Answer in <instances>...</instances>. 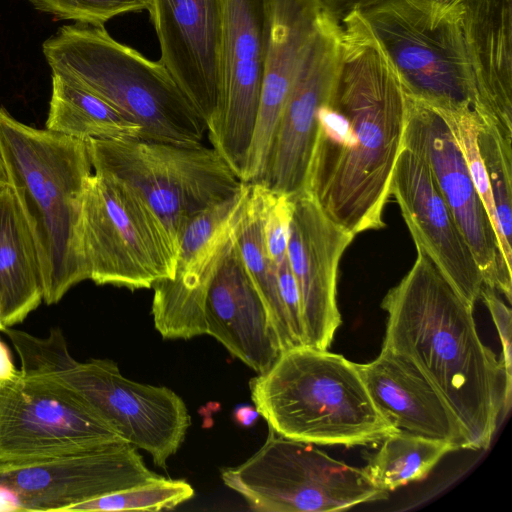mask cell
Returning a JSON list of instances; mask_svg holds the SVG:
<instances>
[{"mask_svg": "<svg viewBox=\"0 0 512 512\" xmlns=\"http://www.w3.org/2000/svg\"><path fill=\"white\" fill-rule=\"evenodd\" d=\"M340 25L338 68L318 111L305 192L331 221L356 236L385 226L403 147L406 97L359 12Z\"/></svg>", "mask_w": 512, "mask_h": 512, "instance_id": "cell-1", "label": "cell"}, {"mask_svg": "<svg viewBox=\"0 0 512 512\" xmlns=\"http://www.w3.org/2000/svg\"><path fill=\"white\" fill-rule=\"evenodd\" d=\"M416 249L411 269L382 300V347L410 360L438 389L465 430L467 449H486L502 413L500 361L480 339L474 307Z\"/></svg>", "mask_w": 512, "mask_h": 512, "instance_id": "cell-2", "label": "cell"}, {"mask_svg": "<svg viewBox=\"0 0 512 512\" xmlns=\"http://www.w3.org/2000/svg\"><path fill=\"white\" fill-rule=\"evenodd\" d=\"M0 152L38 248L43 301L58 303L88 279L80 241L83 198L93 174L87 142L29 126L0 108Z\"/></svg>", "mask_w": 512, "mask_h": 512, "instance_id": "cell-3", "label": "cell"}, {"mask_svg": "<svg viewBox=\"0 0 512 512\" xmlns=\"http://www.w3.org/2000/svg\"><path fill=\"white\" fill-rule=\"evenodd\" d=\"M254 407L281 436L314 445L361 446L397 431L376 408L356 363L301 346L281 352L250 381Z\"/></svg>", "mask_w": 512, "mask_h": 512, "instance_id": "cell-4", "label": "cell"}, {"mask_svg": "<svg viewBox=\"0 0 512 512\" xmlns=\"http://www.w3.org/2000/svg\"><path fill=\"white\" fill-rule=\"evenodd\" d=\"M51 74L105 98L141 128L139 140L202 145L207 126L165 66L102 25L61 26L42 44Z\"/></svg>", "mask_w": 512, "mask_h": 512, "instance_id": "cell-5", "label": "cell"}, {"mask_svg": "<svg viewBox=\"0 0 512 512\" xmlns=\"http://www.w3.org/2000/svg\"><path fill=\"white\" fill-rule=\"evenodd\" d=\"M20 371L55 380L83 396L121 433L124 439L150 454L163 469L181 447L191 424L182 398L165 386L143 384L123 376L110 359L79 362L68 350L58 327L46 337L5 327Z\"/></svg>", "mask_w": 512, "mask_h": 512, "instance_id": "cell-6", "label": "cell"}, {"mask_svg": "<svg viewBox=\"0 0 512 512\" xmlns=\"http://www.w3.org/2000/svg\"><path fill=\"white\" fill-rule=\"evenodd\" d=\"M404 94L437 111H474L469 63L455 7L434 0H385L357 11Z\"/></svg>", "mask_w": 512, "mask_h": 512, "instance_id": "cell-7", "label": "cell"}, {"mask_svg": "<svg viewBox=\"0 0 512 512\" xmlns=\"http://www.w3.org/2000/svg\"><path fill=\"white\" fill-rule=\"evenodd\" d=\"M93 172L132 189L161 220L178 248L188 222L245 182L213 147L139 139L86 141Z\"/></svg>", "mask_w": 512, "mask_h": 512, "instance_id": "cell-8", "label": "cell"}, {"mask_svg": "<svg viewBox=\"0 0 512 512\" xmlns=\"http://www.w3.org/2000/svg\"><path fill=\"white\" fill-rule=\"evenodd\" d=\"M80 241L88 279L149 289L173 279L178 248L148 205L117 179L95 173L84 193Z\"/></svg>", "mask_w": 512, "mask_h": 512, "instance_id": "cell-9", "label": "cell"}, {"mask_svg": "<svg viewBox=\"0 0 512 512\" xmlns=\"http://www.w3.org/2000/svg\"><path fill=\"white\" fill-rule=\"evenodd\" d=\"M221 478L252 510L262 512L341 511L389 494L363 469L271 428L262 446L242 464L224 469Z\"/></svg>", "mask_w": 512, "mask_h": 512, "instance_id": "cell-10", "label": "cell"}, {"mask_svg": "<svg viewBox=\"0 0 512 512\" xmlns=\"http://www.w3.org/2000/svg\"><path fill=\"white\" fill-rule=\"evenodd\" d=\"M120 441L117 428L73 389L21 371L0 381V473Z\"/></svg>", "mask_w": 512, "mask_h": 512, "instance_id": "cell-11", "label": "cell"}, {"mask_svg": "<svg viewBox=\"0 0 512 512\" xmlns=\"http://www.w3.org/2000/svg\"><path fill=\"white\" fill-rule=\"evenodd\" d=\"M222 93L208 138L241 179L257 120L271 0H221Z\"/></svg>", "mask_w": 512, "mask_h": 512, "instance_id": "cell-12", "label": "cell"}, {"mask_svg": "<svg viewBox=\"0 0 512 512\" xmlns=\"http://www.w3.org/2000/svg\"><path fill=\"white\" fill-rule=\"evenodd\" d=\"M159 477L134 445L114 442L42 465L0 473V510L70 511Z\"/></svg>", "mask_w": 512, "mask_h": 512, "instance_id": "cell-13", "label": "cell"}, {"mask_svg": "<svg viewBox=\"0 0 512 512\" xmlns=\"http://www.w3.org/2000/svg\"><path fill=\"white\" fill-rule=\"evenodd\" d=\"M405 97L404 135L427 158L440 192L479 266L484 285L504 294L511 302L512 267L503 256L458 144L436 110Z\"/></svg>", "mask_w": 512, "mask_h": 512, "instance_id": "cell-14", "label": "cell"}, {"mask_svg": "<svg viewBox=\"0 0 512 512\" xmlns=\"http://www.w3.org/2000/svg\"><path fill=\"white\" fill-rule=\"evenodd\" d=\"M341 25L324 10L274 131L258 183L288 196L305 191L318 111L339 63Z\"/></svg>", "mask_w": 512, "mask_h": 512, "instance_id": "cell-15", "label": "cell"}, {"mask_svg": "<svg viewBox=\"0 0 512 512\" xmlns=\"http://www.w3.org/2000/svg\"><path fill=\"white\" fill-rule=\"evenodd\" d=\"M390 195L398 203L416 247L471 305L480 299L483 276L458 228L422 150L403 136Z\"/></svg>", "mask_w": 512, "mask_h": 512, "instance_id": "cell-16", "label": "cell"}, {"mask_svg": "<svg viewBox=\"0 0 512 512\" xmlns=\"http://www.w3.org/2000/svg\"><path fill=\"white\" fill-rule=\"evenodd\" d=\"M148 12L159 61L207 126L222 93L221 0H151Z\"/></svg>", "mask_w": 512, "mask_h": 512, "instance_id": "cell-17", "label": "cell"}, {"mask_svg": "<svg viewBox=\"0 0 512 512\" xmlns=\"http://www.w3.org/2000/svg\"><path fill=\"white\" fill-rule=\"evenodd\" d=\"M287 254L301 304L305 345L327 350L341 324L337 279L355 235L331 221L310 195L292 196Z\"/></svg>", "mask_w": 512, "mask_h": 512, "instance_id": "cell-18", "label": "cell"}, {"mask_svg": "<svg viewBox=\"0 0 512 512\" xmlns=\"http://www.w3.org/2000/svg\"><path fill=\"white\" fill-rule=\"evenodd\" d=\"M203 321L204 334L214 337L258 374L265 372L281 353L234 235L207 282Z\"/></svg>", "mask_w": 512, "mask_h": 512, "instance_id": "cell-19", "label": "cell"}, {"mask_svg": "<svg viewBox=\"0 0 512 512\" xmlns=\"http://www.w3.org/2000/svg\"><path fill=\"white\" fill-rule=\"evenodd\" d=\"M319 0H271V25L260 101L242 181L258 182L278 120L317 32Z\"/></svg>", "mask_w": 512, "mask_h": 512, "instance_id": "cell-20", "label": "cell"}, {"mask_svg": "<svg viewBox=\"0 0 512 512\" xmlns=\"http://www.w3.org/2000/svg\"><path fill=\"white\" fill-rule=\"evenodd\" d=\"M379 412L398 430L467 449L465 430L444 397L410 360L381 349L371 362L357 364Z\"/></svg>", "mask_w": 512, "mask_h": 512, "instance_id": "cell-21", "label": "cell"}, {"mask_svg": "<svg viewBox=\"0 0 512 512\" xmlns=\"http://www.w3.org/2000/svg\"><path fill=\"white\" fill-rule=\"evenodd\" d=\"M474 89V112L512 137V0L455 6Z\"/></svg>", "mask_w": 512, "mask_h": 512, "instance_id": "cell-22", "label": "cell"}, {"mask_svg": "<svg viewBox=\"0 0 512 512\" xmlns=\"http://www.w3.org/2000/svg\"><path fill=\"white\" fill-rule=\"evenodd\" d=\"M43 276L30 225L12 189L0 192V322H23L43 301Z\"/></svg>", "mask_w": 512, "mask_h": 512, "instance_id": "cell-23", "label": "cell"}, {"mask_svg": "<svg viewBox=\"0 0 512 512\" xmlns=\"http://www.w3.org/2000/svg\"><path fill=\"white\" fill-rule=\"evenodd\" d=\"M249 184L199 212L184 228L178 243L176 273L166 279L170 290L203 302L209 277L234 235Z\"/></svg>", "mask_w": 512, "mask_h": 512, "instance_id": "cell-24", "label": "cell"}, {"mask_svg": "<svg viewBox=\"0 0 512 512\" xmlns=\"http://www.w3.org/2000/svg\"><path fill=\"white\" fill-rule=\"evenodd\" d=\"M249 189L239 214L234 238L245 267L267 311L280 351L299 347L292 335L280 296L276 267L270 260L263 238V224L272 191L261 183Z\"/></svg>", "mask_w": 512, "mask_h": 512, "instance_id": "cell-25", "label": "cell"}, {"mask_svg": "<svg viewBox=\"0 0 512 512\" xmlns=\"http://www.w3.org/2000/svg\"><path fill=\"white\" fill-rule=\"evenodd\" d=\"M52 75L46 129L88 141L139 139L141 128L92 90Z\"/></svg>", "mask_w": 512, "mask_h": 512, "instance_id": "cell-26", "label": "cell"}, {"mask_svg": "<svg viewBox=\"0 0 512 512\" xmlns=\"http://www.w3.org/2000/svg\"><path fill=\"white\" fill-rule=\"evenodd\" d=\"M380 443L362 469L376 488L388 493L424 480L447 453L455 451L447 443L401 430L387 435Z\"/></svg>", "mask_w": 512, "mask_h": 512, "instance_id": "cell-27", "label": "cell"}, {"mask_svg": "<svg viewBox=\"0 0 512 512\" xmlns=\"http://www.w3.org/2000/svg\"><path fill=\"white\" fill-rule=\"evenodd\" d=\"M477 122V144L493 198L499 243L512 267V137L488 120L477 116Z\"/></svg>", "mask_w": 512, "mask_h": 512, "instance_id": "cell-28", "label": "cell"}, {"mask_svg": "<svg viewBox=\"0 0 512 512\" xmlns=\"http://www.w3.org/2000/svg\"><path fill=\"white\" fill-rule=\"evenodd\" d=\"M194 496L185 480L159 476L150 481L80 503L70 511H160L174 509Z\"/></svg>", "mask_w": 512, "mask_h": 512, "instance_id": "cell-29", "label": "cell"}, {"mask_svg": "<svg viewBox=\"0 0 512 512\" xmlns=\"http://www.w3.org/2000/svg\"><path fill=\"white\" fill-rule=\"evenodd\" d=\"M35 9L60 20L102 25L131 12L148 11L151 0H29Z\"/></svg>", "mask_w": 512, "mask_h": 512, "instance_id": "cell-30", "label": "cell"}, {"mask_svg": "<svg viewBox=\"0 0 512 512\" xmlns=\"http://www.w3.org/2000/svg\"><path fill=\"white\" fill-rule=\"evenodd\" d=\"M292 208V196L272 191L263 224V238L267 254L275 267L288 258Z\"/></svg>", "mask_w": 512, "mask_h": 512, "instance_id": "cell-31", "label": "cell"}, {"mask_svg": "<svg viewBox=\"0 0 512 512\" xmlns=\"http://www.w3.org/2000/svg\"><path fill=\"white\" fill-rule=\"evenodd\" d=\"M480 298L490 312L502 346L500 359L504 377L502 414L505 416L510 409L512 396L511 309L489 286L483 285Z\"/></svg>", "mask_w": 512, "mask_h": 512, "instance_id": "cell-32", "label": "cell"}, {"mask_svg": "<svg viewBox=\"0 0 512 512\" xmlns=\"http://www.w3.org/2000/svg\"><path fill=\"white\" fill-rule=\"evenodd\" d=\"M323 10L340 22L352 12L362 11L385 0H319Z\"/></svg>", "mask_w": 512, "mask_h": 512, "instance_id": "cell-33", "label": "cell"}, {"mask_svg": "<svg viewBox=\"0 0 512 512\" xmlns=\"http://www.w3.org/2000/svg\"><path fill=\"white\" fill-rule=\"evenodd\" d=\"M7 346L0 339V381L12 379L19 374Z\"/></svg>", "mask_w": 512, "mask_h": 512, "instance_id": "cell-34", "label": "cell"}, {"mask_svg": "<svg viewBox=\"0 0 512 512\" xmlns=\"http://www.w3.org/2000/svg\"><path fill=\"white\" fill-rule=\"evenodd\" d=\"M259 413L255 407L244 406L240 407L236 413V420L242 425H250L255 421Z\"/></svg>", "mask_w": 512, "mask_h": 512, "instance_id": "cell-35", "label": "cell"}, {"mask_svg": "<svg viewBox=\"0 0 512 512\" xmlns=\"http://www.w3.org/2000/svg\"><path fill=\"white\" fill-rule=\"evenodd\" d=\"M10 186L8 172L0 152V192Z\"/></svg>", "mask_w": 512, "mask_h": 512, "instance_id": "cell-36", "label": "cell"}, {"mask_svg": "<svg viewBox=\"0 0 512 512\" xmlns=\"http://www.w3.org/2000/svg\"><path fill=\"white\" fill-rule=\"evenodd\" d=\"M443 8H453L460 0H434Z\"/></svg>", "mask_w": 512, "mask_h": 512, "instance_id": "cell-37", "label": "cell"}, {"mask_svg": "<svg viewBox=\"0 0 512 512\" xmlns=\"http://www.w3.org/2000/svg\"><path fill=\"white\" fill-rule=\"evenodd\" d=\"M2 329H3V326H2V324H1V322H0V331H1Z\"/></svg>", "mask_w": 512, "mask_h": 512, "instance_id": "cell-38", "label": "cell"}]
</instances>
